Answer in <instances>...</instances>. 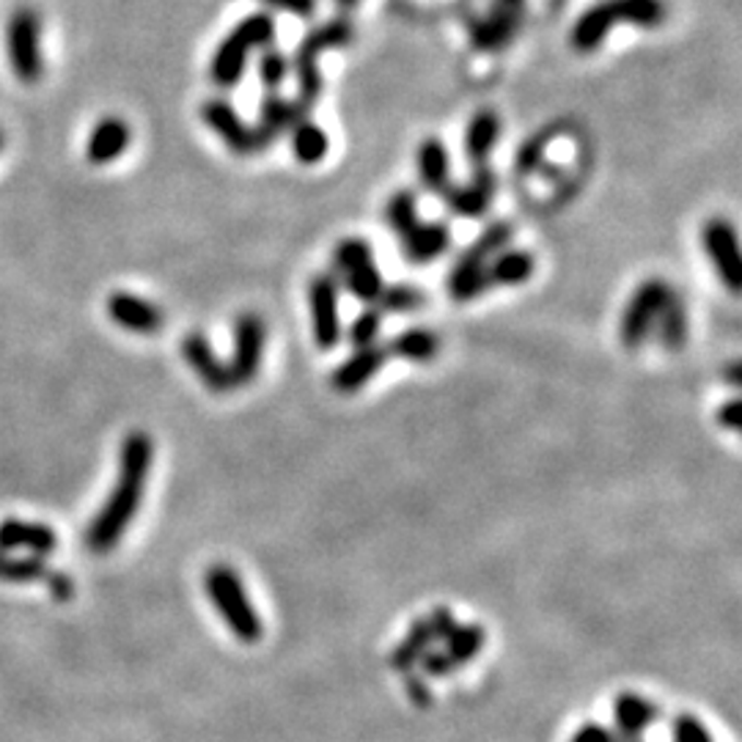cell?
Wrapping results in <instances>:
<instances>
[{
    "instance_id": "44",
    "label": "cell",
    "mask_w": 742,
    "mask_h": 742,
    "mask_svg": "<svg viewBox=\"0 0 742 742\" xmlns=\"http://www.w3.org/2000/svg\"><path fill=\"white\" fill-rule=\"evenodd\" d=\"M336 3H338V7H342V9H352V7H358L360 0H336Z\"/></svg>"
},
{
    "instance_id": "18",
    "label": "cell",
    "mask_w": 742,
    "mask_h": 742,
    "mask_svg": "<svg viewBox=\"0 0 742 742\" xmlns=\"http://www.w3.org/2000/svg\"><path fill=\"white\" fill-rule=\"evenodd\" d=\"M660 707L641 693L624 691L613 702V726L619 740H641L646 729L660 720Z\"/></svg>"
},
{
    "instance_id": "31",
    "label": "cell",
    "mask_w": 742,
    "mask_h": 742,
    "mask_svg": "<svg viewBox=\"0 0 742 742\" xmlns=\"http://www.w3.org/2000/svg\"><path fill=\"white\" fill-rule=\"evenodd\" d=\"M52 531L45 526H31V523H20V519H9L7 526L0 528V544L7 548H31L47 553L52 550Z\"/></svg>"
},
{
    "instance_id": "7",
    "label": "cell",
    "mask_w": 742,
    "mask_h": 742,
    "mask_svg": "<svg viewBox=\"0 0 742 742\" xmlns=\"http://www.w3.org/2000/svg\"><path fill=\"white\" fill-rule=\"evenodd\" d=\"M7 52L12 72L23 83H39L45 74V56H41V20L34 9L23 7L12 14L7 28Z\"/></svg>"
},
{
    "instance_id": "37",
    "label": "cell",
    "mask_w": 742,
    "mask_h": 742,
    "mask_svg": "<svg viewBox=\"0 0 742 742\" xmlns=\"http://www.w3.org/2000/svg\"><path fill=\"white\" fill-rule=\"evenodd\" d=\"M671 740L674 742H715L707 726L691 713H682L671 720Z\"/></svg>"
},
{
    "instance_id": "46",
    "label": "cell",
    "mask_w": 742,
    "mask_h": 742,
    "mask_svg": "<svg viewBox=\"0 0 742 742\" xmlns=\"http://www.w3.org/2000/svg\"><path fill=\"white\" fill-rule=\"evenodd\" d=\"M0 146H3V132H0Z\"/></svg>"
},
{
    "instance_id": "36",
    "label": "cell",
    "mask_w": 742,
    "mask_h": 742,
    "mask_svg": "<svg viewBox=\"0 0 742 742\" xmlns=\"http://www.w3.org/2000/svg\"><path fill=\"white\" fill-rule=\"evenodd\" d=\"M380 303L385 306L388 311H396V314H405V311H416L423 306V295L412 286H391V289H383L380 295Z\"/></svg>"
},
{
    "instance_id": "24",
    "label": "cell",
    "mask_w": 742,
    "mask_h": 742,
    "mask_svg": "<svg viewBox=\"0 0 742 742\" xmlns=\"http://www.w3.org/2000/svg\"><path fill=\"white\" fill-rule=\"evenodd\" d=\"M418 177L429 193L445 195L452 188V163H448V148L440 137H427L418 146Z\"/></svg>"
},
{
    "instance_id": "5",
    "label": "cell",
    "mask_w": 742,
    "mask_h": 742,
    "mask_svg": "<svg viewBox=\"0 0 742 742\" xmlns=\"http://www.w3.org/2000/svg\"><path fill=\"white\" fill-rule=\"evenodd\" d=\"M352 39V25L347 20H331V23L320 25V28L311 31L300 47L295 52V67L297 74V110L309 108L316 103L322 92V72H320V58L327 50H338V47H347Z\"/></svg>"
},
{
    "instance_id": "23",
    "label": "cell",
    "mask_w": 742,
    "mask_h": 742,
    "mask_svg": "<svg viewBox=\"0 0 742 742\" xmlns=\"http://www.w3.org/2000/svg\"><path fill=\"white\" fill-rule=\"evenodd\" d=\"M440 660L445 662V668L448 671H459L463 666H468L470 660H476V655H479L481 649H484L487 644V630L481 627V624H463L457 622V627L452 630V633L445 635L443 641H440Z\"/></svg>"
},
{
    "instance_id": "16",
    "label": "cell",
    "mask_w": 742,
    "mask_h": 742,
    "mask_svg": "<svg viewBox=\"0 0 742 742\" xmlns=\"http://www.w3.org/2000/svg\"><path fill=\"white\" fill-rule=\"evenodd\" d=\"M108 314L121 331L141 333V336L160 333L163 327V311L143 297L130 295V291H113L108 297Z\"/></svg>"
},
{
    "instance_id": "39",
    "label": "cell",
    "mask_w": 742,
    "mask_h": 742,
    "mask_svg": "<svg viewBox=\"0 0 742 742\" xmlns=\"http://www.w3.org/2000/svg\"><path fill=\"white\" fill-rule=\"evenodd\" d=\"M570 742H619V737H617V731L611 729V726L594 723V720H588V723H583L581 729L572 734Z\"/></svg>"
},
{
    "instance_id": "38",
    "label": "cell",
    "mask_w": 742,
    "mask_h": 742,
    "mask_svg": "<svg viewBox=\"0 0 742 742\" xmlns=\"http://www.w3.org/2000/svg\"><path fill=\"white\" fill-rule=\"evenodd\" d=\"M402 680H405V691H407V698H410V704H416L418 709L432 707L434 696H432V685H429L427 677H421L418 671H407V674H402Z\"/></svg>"
},
{
    "instance_id": "29",
    "label": "cell",
    "mask_w": 742,
    "mask_h": 742,
    "mask_svg": "<svg viewBox=\"0 0 742 742\" xmlns=\"http://www.w3.org/2000/svg\"><path fill=\"white\" fill-rule=\"evenodd\" d=\"M295 121H297V105L286 103V99H280L278 94H270V97L264 99L262 116H259V124L253 127V130H256L262 146L267 148L270 143H273L275 137L286 130V127L295 124Z\"/></svg>"
},
{
    "instance_id": "25",
    "label": "cell",
    "mask_w": 742,
    "mask_h": 742,
    "mask_svg": "<svg viewBox=\"0 0 742 742\" xmlns=\"http://www.w3.org/2000/svg\"><path fill=\"white\" fill-rule=\"evenodd\" d=\"M537 270V262L528 251L519 248H503L501 253L487 264V286H519L526 284Z\"/></svg>"
},
{
    "instance_id": "45",
    "label": "cell",
    "mask_w": 742,
    "mask_h": 742,
    "mask_svg": "<svg viewBox=\"0 0 742 742\" xmlns=\"http://www.w3.org/2000/svg\"><path fill=\"white\" fill-rule=\"evenodd\" d=\"M619 742H644V740H619Z\"/></svg>"
},
{
    "instance_id": "10",
    "label": "cell",
    "mask_w": 742,
    "mask_h": 742,
    "mask_svg": "<svg viewBox=\"0 0 742 742\" xmlns=\"http://www.w3.org/2000/svg\"><path fill=\"white\" fill-rule=\"evenodd\" d=\"M704 251H707L709 264H713L715 275L720 284L740 295L742 289V264H740V246H737V229L726 217H713L702 231Z\"/></svg>"
},
{
    "instance_id": "26",
    "label": "cell",
    "mask_w": 742,
    "mask_h": 742,
    "mask_svg": "<svg viewBox=\"0 0 742 742\" xmlns=\"http://www.w3.org/2000/svg\"><path fill=\"white\" fill-rule=\"evenodd\" d=\"M501 137V119L492 110H479L465 130V155L474 166H487L492 148Z\"/></svg>"
},
{
    "instance_id": "19",
    "label": "cell",
    "mask_w": 742,
    "mask_h": 742,
    "mask_svg": "<svg viewBox=\"0 0 742 742\" xmlns=\"http://www.w3.org/2000/svg\"><path fill=\"white\" fill-rule=\"evenodd\" d=\"M495 177L487 166H481L479 171L474 173V179L465 184H457V188L445 190V204L454 215L459 217H481L487 210H490L492 199H495Z\"/></svg>"
},
{
    "instance_id": "41",
    "label": "cell",
    "mask_w": 742,
    "mask_h": 742,
    "mask_svg": "<svg viewBox=\"0 0 742 742\" xmlns=\"http://www.w3.org/2000/svg\"><path fill=\"white\" fill-rule=\"evenodd\" d=\"M267 7L280 9V12L297 14V17H311L316 9V0H264Z\"/></svg>"
},
{
    "instance_id": "6",
    "label": "cell",
    "mask_w": 742,
    "mask_h": 742,
    "mask_svg": "<svg viewBox=\"0 0 742 742\" xmlns=\"http://www.w3.org/2000/svg\"><path fill=\"white\" fill-rule=\"evenodd\" d=\"M512 226L508 223H492L487 226L484 235L468 248V251L459 256V262L452 267L448 275V295L457 300V303H468L476 300L479 295H484L490 286H487V264L495 253H501L503 248H508L512 242Z\"/></svg>"
},
{
    "instance_id": "12",
    "label": "cell",
    "mask_w": 742,
    "mask_h": 742,
    "mask_svg": "<svg viewBox=\"0 0 742 742\" xmlns=\"http://www.w3.org/2000/svg\"><path fill=\"white\" fill-rule=\"evenodd\" d=\"M201 119H204L206 127L226 143V148H229L231 155L248 157L256 155V152H264L256 130H253L251 124H246V119H242L226 99H206V103L201 105Z\"/></svg>"
},
{
    "instance_id": "15",
    "label": "cell",
    "mask_w": 742,
    "mask_h": 742,
    "mask_svg": "<svg viewBox=\"0 0 742 742\" xmlns=\"http://www.w3.org/2000/svg\"><path fill=\"white\" fill-rule=\"evenodd\" d=\"M182 358L188 360L190 369L195 371V378L212 391V394H229L235 388L229 374V366L223 363L215 355V347L210 344V338L204 333L193 331L184 336L182 342Z\"/></svg>"
},
{
    "instance_id": "28",
    "label": "cell",
    "mask_w": 742,
    "mask_h": 742,
    "mask_svg": "<svg viewBox=\"0 0 742 742\" xmlns=\"http://www.w3.org/2000/svg\"><path fill=\"white\" fill-rule=\"evenodd\" d=\"M655 333L668 352H680L687 342V311L677 295H671L662 306L660 316L655 322Z\"/></svg>"
},
{
    "instance_id": "20",
    "label": "cell",
    "mask_w": 742,
    "mask_h": 742,
    "mask_svg": "<svg viewBox=\"0 0 742 742\" xmlns=\"http://www.w3.org/2000/svg\"><path fill=\"white\" fill-rule=\"evenodd\" d=\"M132 141L130 124L119 116H105V119L97 121V127L88 135V146H86V157L92 166H108V163L119 160L121 155L127 152Z\"/></svg>"
},
{
    "instance_id": "17",
    "label": "cell",
    "mask_w": 742,
    "mask_h": 742,
    "mask_svg": "<svg viewBox=\"0 0 742 742\" xmlns=\"http://www.w3.org/2000/svg\"><path fill=\"white\" fill-rule=\"evenodd\" d=\"M385 358H388V352H385L383 347H378V344L355 349V352L349 355L344 363H338V369L333 371L331 378L333 388H336L338 394H358L363 385H369L371 380L378 378L380 369L385 366Z\"/></svg>"
},
{
    "instance_id": "34",
    "label": "cell",
    "mask_w": 742,
    "mask_h": 742,
    "mask_svg": "<svg viewBox=\"0 0 742 742\" xmlns=\"http://www.w3.org/2000/svg\"><path fill=\"white\" fill-rule=\"evenodd\" d=\"M380 325H383V316L374 309H366L363 314L355 316V322L349 325V342L355 344V349L371 347V344L378 342Z\"/></svg>"
},
{
    "instance_id": "21",
    "label": "cell",
    "mask_w": 742,
    "mask_h": 742,
    "mask_svg": "<svg viewBox=\"0 0 742 742\" xmlns=\"http://www.w3.org/2000/svg\"><path fill=\"white\" fill-rule=\"evenodd\" d=\"M402 240V251H405L407 262L412 264H429L438 256H443L452 246V231L445 223H423L418 220Z\"/></svg>"
},
{
    "instance_id": "13",
    "label": "cell",
    "mask_w": 742,
    "mask_h": 742,
    "mask_svg": "<svg viewBox=\"0 0 742 742\" xmlns=\"http://www.w3.org/2000/svg\"><path fill=\"white\" fill-rule=\"evenodd\" d=\"M526 17V0H492L487 17L470 25V41L476 50H501L517 36Z\"/></svg>"
},
{
    "instance_id": "3",
    "label": "cell",
    "mask_w": 742,
    "mask_h": 742,
    "mask_svg": "<svg viewBox=\"0 0 742 742\" xmlns=\"http://www.w3.org/2000/svg\"><path fill=\"white\" fill-rule=\"evenodd\" d=\"M204 591L223 624L229 627L240 644H259L264 635V622L253 608L240 572L229 564H212L204 575Z\"/></svg>"
},
{
    "instance_id": "14",
    "label": "cell",
    "mask_w": 742,
    "mask_h": 742,
    "mask_svg": "<svg viewBox=\"0 0 742 742\" xmlns=\"http://www.w3.org/2000/svg\"><path fill=\"white\" fill-rule=\"evenodd\" d=\"M311 325L314 342L322 352H331L342 342V316H338V286L331 275H316L309 286Z\"/></svg>"
},
{
    "instance_id": "35",
    "label": "cell",
    "mask_w": 742,
    "mask_h": 742,
    "mask_svg": "<svg viewBox=\"0 0 742 742\" xmlns=\"http://www.w3.org/2000/svg\"><path fill=\"white\" fill-rule=\"evenodd\" d=\"M286 74H289V58L280 56L278 50L264 52L262 61H259V77L270 88V94L278 92L280 83L286 81Z\"/></svg>"
},
{
    "instance_id": "11",
    "label": "cell",
    "mask_w": 742,
    "mask_h": 742,
    "mask_svg": "<svg viewBox=\"0 0 742 742\" xmlns=\"http://www.w3.org/2000/svg\"><path fill=\"white\" fill-rule=\"evenodd\" d=\"M264 344H267V327L262 316L240 314L235 322V352H231L229 374L235 388L256 380L264 360Z\"/></svg>"
},
{
    "instance_id": "40",
    "label": "cell",
    "mask_w": 742,
    "mask_h": 742,
    "mask_svg": "<svg viewBox=\"0 0 742 742\" xmlns=\"http://www.w3.org/2000/svg\"><path fill=\"white\" fill-rule=\"evenodd\" d=\"M429 617V622H432V627H434V633H438V641H443L445 635L452 633L454 627H457V619H454V613L448 611V608H432V611L427 613Z\"/></svg>"
},
{
    "instance_id": "4",
    "label": "cell",
    "mask_w": 742,
    "mask_h": 742,
    "mask_svg": "<svg viewBox=\"0 0 742 742\" xmlns=\"http://www.w3.org/2000/svg\"><path fill=\"white\" fill-rule=\"evenodd\" d=\"M275 23L270 14H248L215 50L210 61V77L215 86L235 88L246 74L248 58L253 50H262L273 41Z\"/></svg>"
},
{
    "instance_id": "1",
    "label": "cell",
    "mask_w": 742,
    "mask_h": 742,
    "mask_svg": "<svg viewBox=\"0 0 742 742\" xmlns=\"http://www.w3.org/2000/svg\"><path fill=\"white\" fill-rule=\"evenodd\" d=\"M152 463H155V443L146 432H130L121 440L119 476H116L108 501L88 528V544L94 553H110L124 537L141 508Z\"/></svg>"
},
{
    "instance_id": "32",
    "label": "cell",
    "mask_w": 742,
    "mask_h": 742,
    "mask_svg": "<svg viewBox=\"0 0 742 742\" xmlns=\"http://www.w3.org/2000/svg\"><path fill=\"white\" fill-rule=\"evenodd\" d=\"M418 220H421V217H418L416 195H412L410 190H399V193L391 195L388 206H385V223H388L396 235L405 237Z\"/></svg>"
},
{
    "instance_id": "42",
    "label": "cell",
    "mask_w": 742,
    "mask_h": 742,
    "mask_svg": "<svg viewBox=\"0 0 742 742\" xmlns=\"http://www.w3.org/2000/svg\"><path fill=\"white\" fill-rule=\"evenodd\" d=\"M718 423L723 429H729V432H737V429H740V402L737 399L726 402L718 410Z\"/></svg>"
},
{
    "instance_id": "27",
    "label": "cell",
    "mask_w": 742,
    "mask_h": 742,
    "mask_svg": "<svg viewBox=\"0 0 742 742\" xmlns=\"http://www.w3.org/2000/svg\"><path fill=\"white\" fill-rule=\"evenodd\" d=\"M327 132L322 127H316L314 121L300 119L291 124V152H295V160L303 163V166H316L327 157Z\"/></svg>"
},
{
    "instance_id": "9",
    "label": "cell",
    "mask_w": 742,
    "mask_h": 742,
    "mask_svg": "<svg viewBox=\"0 0 742 742\" xmlns=\"http://www.w3.org/2000/svg\"><path fill=\"white\" fill-rule=\"evenodd\" d=\"M674 295L671 286L662 278H649L633 291L630 303L624 306L622 325H619V336L627 349H638L646 338L655 331V322L660 316L662 306H666L668 297Z\"/></svg>"
},
{
    "instance_id": "2",
    "label": "cell",
    "mask_w": 742,
    "mask_h": 742,
    "mask_svg": "<svg viewBox=\"0 0 742 742\" xmlns=\"http://www.w3.org/2000/svg\"><path fill=\"white\" fill-rule=\"evenodd\" d=\"M666 0H600L572 25V47L577 52H594L619 25L651 31L666 23Z\"/></svg>"
},
{
    "instance_id": "22",
    "label": "cell",
    "mask_w": 742,
    "mask_h": 742,
    "mask_svg": "<svg viewBox=\"0 0 742 742\" xmlns=\"http://www.w3.org/2000/svg\"><path fill=\"white\" fill-rule=\"evenodd\" d=\"M434 644H440V641L432 622H429V617L416 619V622L410 624V630L405 633V638H402L399 644L394 646V651L388 655V666L394 668V671H399V674L416 671L418 662L423 660L427 651L434 649Z\"/></svg>"
},
{
    "instance_id": "43",
    "label": "cell",
    "mask_w": 742,
    "mask_h": 742,
    "mask_svg": "<svg viewBox=\"0 0 742 742\" xmlns=\"http://www.w3.org/2000/svg\"><path fill=\"white\" fill-rule=\"evenodd\" d=\"M729 380H731V385H740L742 383V371H740V363H731L729 366Z\"/></svg>"
},
{
    "instance_id": "33",
    "label": "cell",
    "mask_w": 742,
    "mask_h": 742,
    "mask_svg": "<svg viewBox=\"0 0 742 742\" xmlns=\"http://www.w3.org/2000/svg\"><path fill=\"white\" fill-rule=\"evenodd\" d=\"M561 135V127L559 124H550V127H542V130L537 132V135L528 137L523 146H519L517 152V168L519 173H534L539 166H542V155L544 148L550 146V143L555 141V137Z\"/></svg>"
},
{
    "instance_id": "30",
    "label": "cell",
    "mask_w": 742,
    "mask_h": 742,
    "mask_svg": "<svg viewBox=\"0 0 742 742\" xmlns=\"http://www.w3.org/2000/svg\"><path fill=\"white\" fill-rule=\"evenodd\" d=\"M388 358H402V360H412V363H427L438 355V338L432 336L423 327H412V331L399 333L394 342L385 347Z\"/></svg>"
},
{
    "instance_id": "8",
    "label": "cell",
    "mask_w": 742,
    "mask_h": 742,
    "mask_svg": "<svg viewBox=\"0 0 742 742\" xmlns=\"http://www.w3.org/2000/svg\"><path fill=\"white\" fill-rule=\"evenodd\" d=\"M333 262H336V270L342 273L347 289L358 300L378 303L385 289V280L380 275V267L374 262V251H371L369 242L358 240V237H347V240H342L336 246Z\"/></svg>"
}]
</instances>
